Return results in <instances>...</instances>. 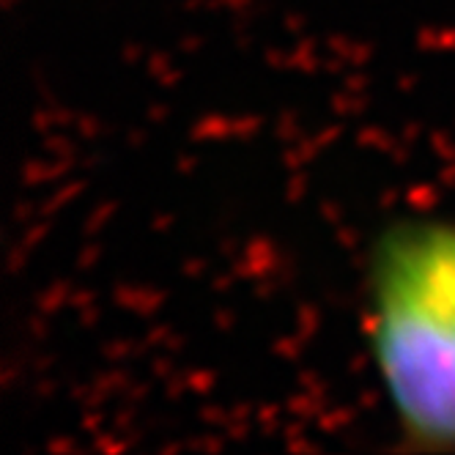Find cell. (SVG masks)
Returning <instances> with one entry per match:
<instances>
[{
    "label": "cell",
    "mask_w": 455,
    "mask_h": 455,
    "mask_svg": "<svg viewBox=\"0 0 455 455\" xmlns=\"http://www.w3.org/2000/svg\"><path fill=\"white\" fill-rule=\"evenodd\" d=\"M373 351L403 428L455 444V267L450 228L419 225L387 239L373 280Z\"/></svg>",
    "instance_id": "6da1fadb"
},
{
    "label": "cell",
    "mask_w": 455,
    "mask_h": 455,
    "mask_svg": "<svg viewBox=\"0 0 455 455\" xmlns=\"http://www.w3.org/2000/svg\"><path fill=\"white\" fill-rule=\"evenodd\" d=\"M450 252H452V267H455V228H450Z\"/></svg>",
    "instance_id": "7a4b0ae2"
}]
</instances>
